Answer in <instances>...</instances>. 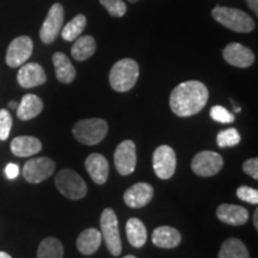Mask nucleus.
<instances>
[{
  "label": "nucleus",
  "instance_id": "nucleus-1",
  "mask_svg": "<svg viewBox=\"0 0 258 258\" xmlns=\"http://www.w3.org/2000/svg\"><path fill=\"white\" fill-rule=\"evenodd\" d=\"M208 102V89L199 80H189L172 90L170 95V108L178 117L196 115Z\"/></svg>",
  "mask_w": 258,
  "mask_h": 258
},
{
  "label": "nucleus",
  "instance_id": "nucleus-2",
  "mask_svg": "<svg viewBox=\"0 0 258 258\" xmlns=\"http://www.w3.org/2000/svg\"><path fill=\"white\" fill-rule=\"evenodd\" d=\"M140 70L133 59H122L117 61L109 73L110 86L117 92H127L134 88L138 82Z\"/></svg>",
  "mask_w": 258,
  "mask_h": 258
},
{
  "label": "nucleus",
  "instance_id": "nucleus-3",
  "mask_svg": "<svg viewBox=\"0 0 258 258\" xmlns=\"http://www.w3.org/2000/svg\"><path fill=\"white\" fill-rule=\"evenodd\" d=\"M212 16L218 23L235 32H251L256 27L254 21L246 12L238 9L217 6L212 10Z\"/></svg>",
  "mask_w": 258,
  "mask_h": 258
},
{
  "label": "nucleus",
  "instance_id": "nucleus-4",
  "mask_svg": "<svg viewBox=\"0 0 258 258\" xmlns=\"http://www.w3.org/2000/svg\"><path fill=\"white\" fill-rule=\"evenodd\" d=\"M108 129V123L103 118H85L74 124L73 135L80 144L93 146L104 140Z\"/></svg>",
  "mask_w": 258,
  "mask_h": 258
},
{
  "label": "nucleus",
  "instance_id": "nucleus-5",
  "mask_svg": "<svg viewBox=\"0 0 258 258\" xmlns=\"http://www.w3.org/2000/svg\"><path fill=\"white\" fill-rule=\"evenodd\" d=\"M55 185L64 198L82 200L88 192V185L78 172L71 169H63L55 176Z\"/></svg>",
  "mask_w": 258,
  "mask_h": 258
},
{
  "label": "nucleus",
  "instance_id": "nucleus-6",
  "mask_svg": "<svg viewBox=\"0 0 258 258\" xmlns=\"http://www.w3.org/2000/svg\"><path fill=\"white\" fill-rule=\"evenodd\" d=\"M101 234L106 247L112 256H120L122 252L121 235L118 231V221L114 209L105 208L101 215Z\"/></svg>",
  "mask_w": 258,
  "mask_h": 258
},
{
  "label": "nucleus",
  "instance_id": "nucleus-7",
  "mask_svg": "<svg viewBox=\"0 0 258 258\" xmlns=\"http://www.w3.org/2000/svg\"><path fill=\"white\" fill-rule=\"evenodd\" d=\"M54 171H55V163L50 158H32L24 164L23 177L31 184H37L49 178Z\"/></svg>",
  "mask_w": 258,
  "mask_h": 258
},
{
  "label": "nucleus",
  "instance_id": "nucleus-8",
  "mask_svg": "<svg viewBox=\"0 0 258 258\" xmlns=\"http://www.w3.org/2000/svg\"><path fill=\"white\" fill-rule=\"evenodd\" d=\"M63 17V6L59 3H55L48 11L47 17L40 29V38L43 43L50 44L56 40L62 29Z\"/></svg>",
  "mask_w": 258,
  "mask_h": 258
},
{
  "label": "nucleus",
  "instance_id": "nucleus-9",
  "mask_svg": "<svg viewBox=\"0 0 258 258\" xmlns=\"http://www.w3.org/2000/svg\"><path fill=\"white\" fill-rule=\"evenodd\" d=\"M224 166L220 154L212 151H202L192 158L191 169L200 177H212L219 173Z\"/></svg>",
  "mask_w": 258,
  "mask_h": 258
},
{
  "label": "nucleus",
  "instance_id": "nucleus-10",
  "mask_svg": "<svg viewBox=\"0 0 258 258\" xmlns=\"http://www.w3.org/2000/svg\"><path fill=\"white\" fill-rule=\"evenodd\" d=\"M177 165L176 153L172 147L161 145L153 153V169L160 179H169L175 175Z\"/></svg>",
  "mask_w": 258,
  "mask_h": 258
},
{
  "label": "nucleus",
  "instance_id": "nucleus-11",
  "mask_svg": "<svg viewBox=\"0 0 258 258\" xmlns=\"http://www.w3.org/2000/svg\"><path fill=\"white\" fill-rule=\"evenodd\" d=\"M114 161L117 172L128 176L134 172L137 166V147L132 140H124L116 147Z\"/></svg>",
  "mask_w": 258,
  "mask_h": 258
},
{
  "label": "nucleus",
  "instance_id": "nucleus-12",
  "mask_svg": "<svg viewBox=\"0 0 258 258\" xmlns=\"http://www.w3.org/2000/svg\"><path fill=\"white\" fill-rule=\"evenodd\" d=\"M34 50V43L29 36H19L10 43L6 53V63L9 67L16 69L27 62Z\"/></svg>",
  "mask_w": 258,
  "mask_h": 258
},
{
  "label": "nucleus",
  "instance_id": "nucleus-13",
  "mask_svg": "<svg viewBox=\"0 0 258 258\" xmlns=\"http://www.w3.org/2000/svg\"><path fill=\"white\" fill-rule=\"evenodd\" d=\"M222 55L226 62L239 69H247L254 62L252 50L237 42L227 44L222 50Z\"/></svg>",
  "mask_w": 258,
  "mask_h": 258
},
{
  "label": "nucleus",
  "instance_id": "nucleus-14",
  "mask_svg": "<svg viewBox=\"0 0 258 258\" xmlns=\"http://www.w3.org/2000/svg\"><path fill=\"white\" fill-rule=\"evenodd\" d=\"M154 195L153 186L148 183H137L123 194L124 203L131 208H143L151 202Z\"/></svg>",
  "mask_w": 258,
  "mask_h": 258
},
{
  "label": "nucleus",
  "instance_id": "nucleus-15",
  "mask_svg": "<svg viewBox=\"0 0 258 258\" xmlns=\"http://www.w3.org/2000/svg\"><path fill=\"white\" fill-rule=\"evenodd\" d=\"M18 84L24 89L36 88L47 82V76L41 64L29 62L22 64L17 74Z\"/></svg>",
  "mask_w": 258,
  "mask_h": 258
},
{
  "label": "nucleus",
  "instance_id": "nucleus-16",
  "mask_svg": "<svg viewBox=\"0 0 258 258\" xmlns=\"http://www.w3.org/2000/svg\"><path fill=\"white\" fill-rule=\"evenodd\" d=\"M85 169L96 184H104L109 176V163L104 156L92 153L86 158Z\"/></svg>",
  "mask_w": 258,
  "mask_h": 258
},
{
  "label": "nucleus",
  "instance_id": "nucleus-17",
  "mask_svg": "<svg viewBox=\"0 0 258 258\" xmlns=\"http://www.w3.org/2000/svg\"><path fill=\"white\" fill-rule=\"evenodd\" d=\"M217 217L220 221L232 226H241L246 224L249 219V212L241 206L224 203L217 209Z\"/></svg>",
  "mask_w": 258,
  "mask_h": 258
},
{
  "label": "nucleus",
  "instance_id": "nucleus-18",
  "mask_svg": "<svg viewBox=\"0 0 258 258\" xmlns=\"http://www.w3.org/2000/svg\"><path fill=\"white\" fill-rule=\"evenodd\" d=\"M11 152L16 157H30L41 152L42 144L37 138L30 137V135H22L12 140Z\"/></svg>",
  "mask_w": 258,
  "mask_h": 258
},
{
  "label": "nucleus",
  "instance_id": "nucleus-19",
  "mask_svg": "<svg viewBox=\"0 0 258 258\" xmlns=\"http://www.w3.org/2000/svg\"><path fill=\"white\" fill-rule=\"evenodd\" d=\"M182 237L176 228L170 226H160L152 233L153 244L161 249H173L180 244Z\"/></svg>",
  "mask_w": 258,
  "mask_h": 258
},
{
  "label": "nucleus",
  "instance_id": "nucleus-20",
  "mask_svg": "<svg viewBox=\"0 0 258 258\" xmlns=\"http://www.w3.org/2000/svg\"><path fill=\"white\" fill-rule=\"evenodd\" d=\"M101 243V231L96 230V228H86L79 234L78 239H77V249L80 253L90 256L99 249Z\"/></svg>",
  "mask_w": 258,
  "mask_h": 258
},
{
  "label": "nucleus",
  "instance_id": "nucleus-21",
  "mask_svg": "<svg viewBox=\"0 0 258 258\" xmlns=\"http://www.w3.org/2000/svg\"><path fill=\"white\" fill-rule=\"evenodd\" d=\"M42 110H43V102L40 97L28 93L23 96L21 104H18L17 117L22 121H29L40 115Z\"/></svg>",
  "mask_w": 258,
  "mask_h": 258
},
{
  "label": "nucleus",
  "instance_id": "nucleus-22",
  "mask_svg": "<svg viewBox=\"0 0 258 258\" xmlns=\"http://www.w3.org/2000/svg\"><path fill=\"white\" fill-rule=\"evenodd\" d=\"M51 60H53L54 67H55L56 78L60 83L70 84L76 79V69H74L71 60L63 53L57 51L51 57Z\"/></svg>",
  "mask_w": 258,
  "mask_h": 258
},
{
  "label": "nucleus",
  "instance_id": "nucleus-23",
  "mask_svg": "<svg viewBox=\"0 0 258 258\" xmlns=\"http://www.w3.org/2000/svg\"><path fill=\"white\" fill-rule=\"evenodd\" d=\"M125 233L129 244L134 247H143L147 239V231L144 222L137 218H131L125 224Z\"/></svg>",
  "mask_w": 258,
  "mask_h": 258
},
{
  "label": "nucleus",
  "instance_id": "nucleus-24",
  "mask_svg": "<svg viewBox=\"0 0 258 258\" xmlns=\"http://www.w3.org/2000/svg\"><path fill=\"white\" fill-rule=\"evenodd\" d=\"M97 49L96 40L92 36H82L74 40L71 49L72 57L77 61H85L91 57Z\"/></svg>",
  "mask_w": 258,
  "mask_h": 258
},
{
  "label": "nucleus",
  "instance_id": "nucleus-25",
  "mask_svg": "<svg viewBox=\"0 0 258 258\" xmlns=\"http://www.w3.org/2000/svg\"><path fill=\"white\" fill-rule=\"evenodd\" d=\"M218 258H250L247 247L238 238H228L222 243Z\"/></svg>",
  "mask_w": 258,
  "mask_h": 258
},
{
  "label": "nucleus",
  "instance_id": "nucleus-26",
  "mask_svg": "<svg viewBox=\"0 0 258 258\" xmlns=\"http://www.w3.org/2000/svg\"><path fill=\"white\" fill-rule=\"evenodd\" d=\"M37 258H63V245L57 238H46L38 245Z\"/></svg>",
  "mask_w": 258,
  "mask_h": 258
},
{
  "label": "nucleus",
  "instance_id": "nucleus-27",
  "mask_svg": "<svg viewBox=\"0 0 258 258\" xmlns=\"http://www.w3.org/2000/svg\"><path fill=\"white\" fill-rule=\"evenodd\" d=\"M86 27V17L84 15H77L76 17L64 25L62 31H61V36L64 41H70L72 42L74 40H77L82 32L84 31V29Z\"/></svg>",
  "mask_w": 258,
  "mask_h": 258
},
{
  "label": "nucleus",
  "instance_id": "nucleus-28",
  "mask_svg": "<svg viewBox=\"0 0 258 258\" xmlns=\"http://www.w3.org/2000/svg\"><path fill=\"white\" fill-rule=\"evenodd\" d=\"M240 143V135L235 128H228L218 134L217 144L219 147H233Z\"/></svg>",
  "mask_w": 258,
  "mask_h": 258
},
{
  "label": "nucleus",
  "instance_id": "nucleus-29",
  "mask_svg": "<svg viewBox=\"0 0 258 258\" xmlns=\"http://www.w3.org/2000/svg\"><path fill=\"white\" fill-rule=\"evenodd\" d=\"M99 3L104 6L108 14L112 17H123L127 12V5L123 0H99Z\"/></svg>",
  "mask_w": 258,
  "mask_h": 258
},
{
  "label": "nucleus",
  "instance_id": "nucleus-30",
  "mask_svg": "<svg viewBox=\"0 0 258 258\" xmlns=\"http://www.w3.org/2000/svg\"><path fill=\"white\" fill-rule=\"evenodd\" d=\"M211 117L214 121L219 122V123H232L234 122V115L231 114L227 109H225L221 105H214L209 111Z\"/></svg>",
  "mask_w": 258,
  "mask_h": 258
},
{
  "label": "nucleus",
  "instance_id": "nucleus-31",
  "mask_svg": "<svg viewBox=\"0 0 258 258\" xmlns=\"http://www.w3.org/2000/svg\"><path fill=\"white\" fill-rule=\"evenodd\" d=\"M12 116L6 109H0V140L5 141L9 138L12 128Z\"/></svg>",
  "mask_w": 258,
  "mask_h": 258
},
{
  "label": "nucleus",
  "instance_id": "nucleus-32",
  "mask_svg": "<svg viewBox=\"0 0 258 258\" xmlns=\"http://www.w3.org/2000/svg\"><path fill=\"white\" fill-rule=\"evenodd\" d=\"M237 196L241 200V201L251 203V205H257L258 203L257 189L250 188V186H239V188L237 189Z\"/></svg>",
  "mask_w": 258,
  "mask_h": 258
},
{
  "label": "nucleus",
  "instance_id": "nucleus-33",
  "mask_svg": "<svg viewBox=\"0 0 258 258\" xmlns=\"http://www.w3.org/2000/svg\"><path fill=\"white\" fill-rule=\"evenodd\" d=\"M243 171L245 173L252 177L253 179H258V159L257 158H251L244 161Z\"/></svg>",
  "mask_w": 258,
  "mask_h": 258
},
{
  "label": "nucleus",
  "instance_id": "nucleus-34",
  "mask_svg": "<svg viewBox=\"0 0 258 258\" xmlns=\"http://www.w3.org/2000/svg\"><path fill=\"white\" fill-rule=\"evenodd\" d=\"M18 173H19V167L17 164L10 163V164H8V166L5 167V175L9 179L17 178Z\"/></svg>",
  "mask_w": 258,
  "mask_h": 258
},
{
  "label": "nucleus",
  "instance_id": "nucleus-35",
  "mask_svg": "<svg viewBox=\"0 0 258 258\" xmlns=\"http://www.w3.org/2000/svg\"><path fill=\"white\" fill-rule=\"evenodd\" d=\"M246 4L252 10L254 15H258V0H246Z\"/></svg>",
  "mask_w": 258,
  "mask_h": 258
},
{
  "label": "nucleus",
  "instance_id": "nucleus-36",
  "mask_svg": "<svg viewBox=\"0 0 258 258\" xmlns=\"http://www.w3.org/2000/svg\"><path fill=\"white\" fill-rule=\"evenodd\" d=\"M258 211H254V214H253V225H254V228L258 230Z\"/></svg>",
  "mask_w": 258,
  "mask_h": 258
},
{
  "label": "nucleus",
  "instance_id": "nucleus-37",
  "mask_svg": "<svg viewBox=\"0 0 258 258\" xmlns=\"http://www.w3.org/2000/svg\"><path fill=\"white\" fill-rule=\"evenodd\" d=\"M9 108L10 109H17L18 108V103L17 102H10L9 103Z\"/></svg>",
  "mask_w": 258,
  "mask_h": 258
},
{
  "label": "nucleus",
  "instance_id": "nucleus-38",
  "mask_svg": "<svg viewBox=\"0 0 258 258\" xmlns=\"http://www.w3.org/2000/svg\"><path fill=\"white\" fill-rule=\"evenodd\" d=\"M0 258H12L8 252H4V251H0Z\"/></svg>",
  "mask_w": 258,
  "mask_h": 258
},
{
  "label": "nucleus",
  "instance_id": "nucleus-39",
  "mask_svg": "<svg viewBox=\"0 0 258 258\" xmlns=\"http://www.w3.org/2000/svg\"><path fill=\"white\" fill-rule=\"evenodd\" d=\"M123 258H137V257L133 256V254H128V256H124Z\"/></svg>",
  "mask_w": 258,
  "mask_h": 258
},
{
  "label": "nucleus",
  "instance_id": "nucleus-40",
  "mask_svg": "<svg viewBox=\"0 0 258 258\" xmlns=\"http://www.w3.org/2000/svg\"><path fill=\"white\" fill-rule=\"evenodd\" d=\"M129 3H137V2H139V0H128Z\"/></svg>",
  "mask_w": 258,
  "mask_h": 258
}]
</instances>
